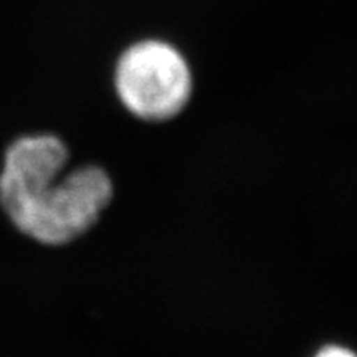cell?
<instances>
[{"label":"cell","mask_w":357,"mask_h":357,"mask_svg":"<svg viewBox=\"0 0 357 357\" xmlns=\"http://www.w3.org/2000/svg\"><path fill=\"white\" fill-rule=\"evenodd\" d=\"M70 151L55 134L10 142L0 167V207L22 235L63 247L86 235L114 197L109 174L95 164L66 172Z\"/></svg>","instance_id":"cell-1"},{"label":"cell","mask_w":357,"mask_h":357,"mask_svg":"<svg viewBox=\"0 0 357 357\" xmlns=\"http://www.w3.org/2000/svg\"><path fill=\"white\" fill-rule=\"evenodd\" d=\"M190 66L176 47L160 40L134 43L114 70L119 101L132 116L147 123L177 118L192 96Z\"/></svg>","instance_id":"cell-2"},{"label":"cell","mask_w":357,"mask_h":357,"mask_svg":"<svg viewBox=\"0 0 357 357\" xmlns=\"http://www.w3.org/2000/svg\"><path fill=\"white\" fill-rule=\"evenodd\" d=\"M312 357H356L349 347L341 344H328L316 352Z\"/></svg>","instance_id":"cell-3"}]
</instances>
